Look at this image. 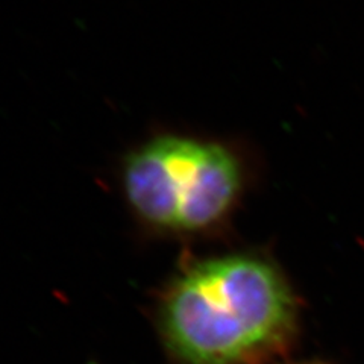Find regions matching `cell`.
Returning <instances> with one entry per match:
<instances>
[{"mask_svg":"<svg viewBox=\"0 0 364 364\" xmlns=\"http://www.w3.org/2000/svg\"><path fill=\"white\" fill-rule=\"evenodd\" d=\"M158 328L182 364H266L290 348L298 309L275 264L228 254L176 273L159 299Z\"/></svg>","mask_w":364,"mask_h":364,"instance_id":"obj_1","label":"cell"},{"mask_svg":"<svg viewBox=\"0 0 364 364\" xmlns=\"http://www.w3.org/2000/svg\"><path fill=\"white\" fill-rule=\"evenodd\" d=\"M123 193L135 218L168 235H205L230 219L245 168L228 146L181 135L144 143L124 159Z\"/></svg>","mask_w":364,"mask_h":364,"instance_id":"obj_2","label":"cell"}]
</instances>
